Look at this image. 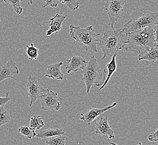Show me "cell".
Listing matches in <instances>:
<instances>
[{"instance_id": "cell-13", "label": "cell", "mask_w": 158, "mask_h": 145, "mask_svg": "<svg viewBox=\"0 0 158 145\" xmlns=\"http://www.w3.org/2000/svg\"><path fill=\"white\" fill-rule=\"evenodd\" d=\"M66 18L67 15L62 16L60 14H56L53 18H50L49 21L47 22L49 26V29L47 31L46 36H50L52 33L61 30L62 24Z\"/></svg>"}, {"instance_id": "cell-20", "label": "cell", "mask_w": 158, "mask_h": 145, "mask_svg": "<svg viewBox=\"0 0 158 145\" xmlns=\"http://www.w3.org/2000/svg\"><path fill=\"white\" fill-rule=\"evenodd\" d=\"M26 53L28 56L29 60L31 61L33 59L37 60L38 58L39 49L37 48L33 43H31L30 45H26Z\"/></svg>"}, {"instance_id": "cell-1", "label": "cell", "mask_w": 158, "mask_h": 145, "mask_svg": "<svg viewBox=\"0 0 158 145\" xmlns=\"http://www.w3.org/2000/svg\"><path fill=\"white\" fill-rule=\"evenodd\" d=\"M158 25L128 33L126 36L127 40L125 41L122 50L139 55L158 46Z\"/></svg>"}, {"instance_id": "cell-30", "label": "cell", "mask_w": 158, "mask_h": 145, "mask_svg": "<svg viewBox=\"0 0 158 145\" xmlns=\"http://www.w3.org/2000/svg\"><path fill=\"white\" fill-rule=\"evenodd\" d=\"M16 145H17V144H16Z\"/></svg>"}, {"instance_id": "cell-4", "label": "cell", "mask_w": 158, "mask_h": 145, "mask_svg": "<svg viewBox=\"0 0 158 145\" xmlns=\"http://www.w3.org/2000/svg\"><path fill=\"white\" fill-rule=\"evenodd\" d=\"M106 69H101L97 59L94 56H91L86 65L81 70L82 80L85 84L86 94L89 93L93 85L99 87L103 84L106 78Z\"/></svg>"}, {"instance_id": "cell-5", "label": "cell", "mask_w": 158, "mask_h": 145, "mask_svg": "<svg viewBox=\"0 0 158 145\" xmlns=\"http://www.w3.org/2000/svg\"><path fill=\"white\" fill-rule=\"evenodd\" d=\"M158 24V12L148 13L143 14L139 18H131L124 25L122 31L126 36L135 31L141 30L145 27Z\"/></svg>"}, {"instance_id": "cell-12", "label": "cell", "mask_w": 158, "mask_h": 145, "mask_svg": "<svg viewBox=\"0 0 158 145\" xmlns=\"http://www.w3.org/2000/svg\"><path fill=\"white\" fill-rule=\"evenodd\" d=\"M88 62L81 57L73 56L67 60V66L66 69L67 74H70L72 72H76L79 69L82 70L85 68Z\"/></svg>"}, {"instance_id": "cell-22", "label": "cell", "mask_w": 158, "mask_h": 145, "mask_svg": "<svg viewBox=\"0 0 158 145\" xmlns=\"http://www.w3.org/2000/svg\"><path fill=\"white\" fill-rule=\"evenodd\" d=\"M3 1L13 7L16 14L20 15L23 12V9L21 7V0H3Z\"/></svg>"}, {"instance_id": "cell-2", "label": "cell", "mask_w": 158, "mask_h": 145, "mask_svg": "<svg viewBox=\"0 0 158 145\" xmlns=\"http://www.w3.org/2000/svg\"><path fill=\"white\" fill-rule=\"evenodd\" d=\"M70 36L77 44L86 52L97 53V36L100 33H95L93 26H88L85 28L70 25Z\"/></svg>"}, {"instance_id": "cell-6", "label": "cell", "mask_w": 158, "mask_h": 145, "mask_svg": "<svg viewBox=\"0 0 158 145\" xmlns=\"http://www.w3.org/2000/svg\"><path fill=\"white\" fill-rule=\"evenodd\" d=\"M127 0H106L104 5L106 14L109 16L110 22L107 26L114 30V24L118 21L123 11V8Z\"/></svg>"}, {"instance_id": "cell-10", "label": "cell", "mask_w": 158, "mask_h": 145, "mask_svg": "<svg viewBox=\"0 0 158 145\" xmlns=\"http://www.w3.org/2000/svg\"><path fill=\"white\" fill-rule=\"evenodd\" d=\"M117 105V103H113L111 106L106 107L103 109L90 108L85 113H81V117L80 120H82L86 126H90L100 115L106 112V111L112 108Z\"/></svg>"}, {"instance_id": "cell-23", "label": "cell", "mask_w": 158, "mask_h": 145, "mask_svg": "<svg viewBox=\"0 0 158 145\" xmlns=\"http://www.w3.org/2000/svg\"><path fill=\"white\" fill-rule=\"evenodd\" d=\"M10 116L9 112L4 109V107H0V128L4 124L9 123Z\"/></svg>"}, {"instance_id": "cell-15", "label": "cell", "mask_w": 158, "mask_h": 145, "mask_svg": "<svg viewBox=\"0 0 158 145\" xmlns=\"http://www.w3.org/2000/svg\"><path fill=\"white\" fill-rule=\"evenodd\" d=\"M138 56V61H147L152 64L158 61V46L154 47L148 52H145Z\"/></svg>"}, {"instance_id": "cell-14", "label": "cell", "mask_w": 158, "mask_h": 145, "mask_svg": "<svg viewBox=\"0 0 158 145\" xmlns=\"http://www.w3.org/2000/svg\"><path fill=\"white\" fill-rule=\"evenodd\" d=\"M63 63L62 61L48 65L44 72V76L49 78L63 80L64 74L61 70V67Z\"/></svg>"}, {"instance_id": "cell-21", "label": "cell", "mask_w": 158, "mask_h": 145, "mask_svg": "<svg viewBox=\"0 0 158 145\" xmlns=\"http://www.w3.org/2000/svg\"><path fill=\"white\" fill-rule=\"evenodd\" d=\"M18 132L21 133V135L24 136H27L29 139H33V137H35L37 135L35 131L31 130L29 127L25 126L19 127L18 130Z\"/></svg>"}, {"instance_id": "cell-16", "label": "cell", "mask_w": 158, "mask_h": 145, "mask_svg": "<svg viewBox=\"0 0 158 145\" xmlns=\"http://www.w3.org/2000/svg\"><path fill=\"white\" fill-rule=\"evenodd\" d=\"M117 54L114 55L112 57V59H111V61H110V63L106 64V69L108 70L107 76H106L105 81L104 82L103 84L100 87V88H99V91H101L102 89H103L105 87V86L106 85V84L109 82L111 76L116 70L117 65H116V57Z\"/></svg>"}, {"instance_id": "cell-28", "label": "cell", "mask_w": 158, "mask_h": 145, "mask_svg": "<svg viewBox=\"0 0 158 145\" xmlns=\"http://www.w3.org/2000/svg\"><path fill=\"white\" fill-rule=\"evenodd\" d=\"M110 145H117L116 143H113V142H110ZM142 145V143H141V142H140L138 145Z\"/></svg>"}, {"instance_id": "cell-19", "label": "cell", "mask_w": 158, "mask_h": 145, "mask_svg": "<svg viewBox=\"0 0 158 145\" xmlns=\"http://www.w3.org/2000/svg\"><path fill=\"white\" fill-rule=\"evenodd\" d=\"M45 143L48 145H64L67 137L64 136H56L46 139Z\"/></svg>"}, {"instance_id": "cell-26", "label": "cell", "mask_w": 158, "mask_h": 145, "mask_svg": "<svg viewBox=\"0 0 158 145\" xmlns=\"http://www.w3.org/2000/svg\"><path fill=\"white\" fill-rule=\"evenodd\" d=\"M5 97H1L0 96V107H4L7 103L11 100V98L9 96V93L6 92L5 93Z\"/></svg>"}, {"instance_id": "cell-18", "label": "cell", "mask_w": 158, "mask_h": 145, "mask_svg": "<svg viewBox=\"0 0 158 145\" xmlns=\"http://www.w3.org/2000/svg\"><path fill=\"white\" fill-rule=\"evenodd\" d=\"M44 126V123L43 121L42 118L40 116H33L30 121L29 128L31 130L35 131L40 130Z\"/></svg>"}, {"instance_id": "cell-9", "label": "cell", "mask_w": 158, "mask_h": 145, "mask_svg": "<svg viewBox=\"0 0 158 145\" xmlns=\"http://www.w3.org/2000/svg\"><path fill=\"white\" fill-rule=\"evenodd\" d=\"M95 134L96 135H102L104 137H107L108 139L114 138V131L111 128L108 122L106 117L100 116L94 120Z\"/></svg>"}, {"instance_id": "cell-27", "label": "cell", "mask_w": 158, "mask_h": 145, "mask_svg": "<svg viewBox=\"0 0 158 145\" xmlns=\"http://www.w3.org/2000/svg\"><path fill=\"white\" fill-rule=\"evenodd\" d=\"M158 129H156L154 133L149 135L148 136V140L149 141H150V142H152V141L157 142L158 141Z\"/></svg>"}, {"instance_id": "cell-3", "label": "cell", "mask_w": 158, "mask_h": 145, "mask_svg": "<svg viewBox=\"0 0 158 145\" xmlns=\"http://www.w3.org/2000/svg\"><path fill=\"white\" fill-rule=\"evenodd\" d=\"M123 33L121 29L108 30L103 33V36L97 39V45L100 46L102 51V59L113 56L122 50L125 41L123 40Z\"/></svg>"}, {"instance_id": "cell-7", "label": "cell", "mask_w": 158, "mask_h": 145, "mask_svg": "<svg viewBox=\"0 0 158 145\" xmlns=\"http://www.w3.org/2000/svg\"><path fill=\"white\" fill-rule=\"evenodd\" d=\"M41 98L40 105L43 110H56L58 111L61 108L62 98L57 93H55L48 88L46 89L45 93L43 94Z\"/></svg>"}, {"instance_id": "cell-8", "label": "cell", "mask_w": 158, "mask_h": 145, "mask_svg": "<svg viewBox=\"0 0 158 145\" xmlns=\"http://www.w3.org/2000/svg\"><path fill=\"white\" fill-rule=\"evenodd\" d=\"M27 90L30 98L29 107L32 106L38 98H40L46 91V89L43 88L38 79L31 76L27 79Z\"/></svg>"}, {"instance_id": "cell-17", "label": "cell", "mask_w": 158, "mask_h": 145, "mask_svg": "<svg viewBox=\"0 0 158 145\" xmlns=\"http://www.w3.org/2000/svg\"><path fill=\"white\" fill-rule=\"evenodd\" d=\"M64 132L61 129L59 128H48L40 131L37 133L36 136L40 139H47L54 136H62L64 135Z\"/></svg>"}, {"instance_id": "cell-25", "label": "cell", "mask_w": 158, "mask_h": 145, "mask_svg": "<svg viewBox=\"0 0 158 145\" xmlns=\"http://www.w3.org/2000/svg\"><path fill=\"white\" fill-rule=\"evenodd\" d=\"M45 4L42 6V8H45L47 6L51 7H57L59 3V0H44Z\"/></svg>"}, {"instance_id": "cell-11", "label": "cell", "mask_w": 158, "mask_h": 145, "mask_svg": "<svg viewBox=\"0 0 158 145\" xmlns=\"http://www.w3.org/2000/svg\"><path fill=\"white\" fill-rule=\"evenodd\" d=\"M19 74V70L15 63L12 60L9 61L0 68V83L7 79L17 80V79L14 78L13 75H18Z\"/></svg>"}, {"instance_id": "cell-29", "label": "cell", "mask_w": 158, "mask_h": 145, "mask_svg": "<svg viewBox=\"0 0 158 145\" xmlns=\"http://www.w3.org/2000/svg\"><path fill=\"white\" fill-rule=\"evenodd\" d=\"M33 0H29L28 3L31 5H33Z\"/></svg>"}, {"instance_id": "cell-24", "label": "cell", "mask_w": 158, "mask_h": 145, "mask_svg": "<svg viewBox=\"0 0 158 145\" xmlns=\"http://www.w3.org/2000/svg\"><path fill=\"white\" fill-rule=\"evenodd\" d=\"M62 4L68 7L71 10H76L79 7V3L76 0H59Z\"/></svg>"}]
</instances>
